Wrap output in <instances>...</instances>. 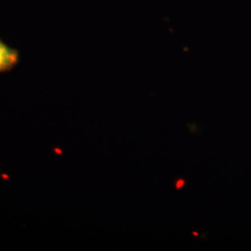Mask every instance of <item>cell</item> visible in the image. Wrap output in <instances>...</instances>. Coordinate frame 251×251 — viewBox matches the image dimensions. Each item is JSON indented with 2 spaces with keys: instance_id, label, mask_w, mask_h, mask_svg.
Here are the masks:
<instances>
[{
  "instance_id": "obj_2",
  "label": "cell",
  "mask_w": 251,
  "mask_h": 251,
  "mask_svg": "<svg viewBox=\"0 0 251 251\" xmlns=\"http://www.w3.org/2000/svg\"><path fill=\"white\" fill-rule=\"evenodd\" d=\"M184 184H185V181H184L183 179H179V180L177 181V183H176V188L180 189Z\"/></svg>"
},
{
  "instance_id": "obj_1",
  "label": "cell",
  "mask_w": 251,
  "mask_h": 251,
  "mask_svg": "<svg viewBox=\"0 0 251 251\" xmlns=\"http://www.w3.org/2000/svg\"><path fill=\"white\" fill-rule=\"evenodd\" d=\"M17 50L0 40V73L9 71L18 63Z\"/></svg>"
}]
</instances>
